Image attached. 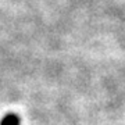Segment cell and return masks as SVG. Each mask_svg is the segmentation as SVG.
I'll list each match as a JSON object with an SVG mask.
<instances>
[{"mask_svg": "<svg viewBox=\"0 0 125 125\" xmlns=\"http://www.w3.org/2000/svg\"><path fill=\"white\" fill-rule=\"evenodd\" d=\"M0 125H21V120L17 114L14 113H10V114H6L1 121H0Z\"/></svg>", "mask_w": 125, "mask_h": 125, "instance_id": "1", "label": "cell"}]
</instances>
